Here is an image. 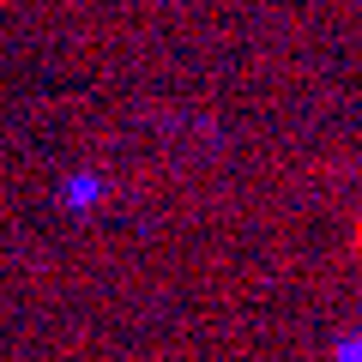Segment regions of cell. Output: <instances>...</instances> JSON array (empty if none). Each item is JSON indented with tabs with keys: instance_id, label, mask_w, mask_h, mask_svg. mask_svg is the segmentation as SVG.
<instances>
[{
	"instance_id": "obj_1",
	"label": "cell",
	"mask_w": 362,
	"mask_h": 362,
	"mask_svg": "<svg viewBox=\"0 0 362 362\" xmlns=\"http://www.w3.org/2000/svg\"><path fill=\"white\" fill-rule=\"evenodd\" d=\"M338 362H362V332H350L344 344H338Z\"/></svg>"
}]
</instances>
